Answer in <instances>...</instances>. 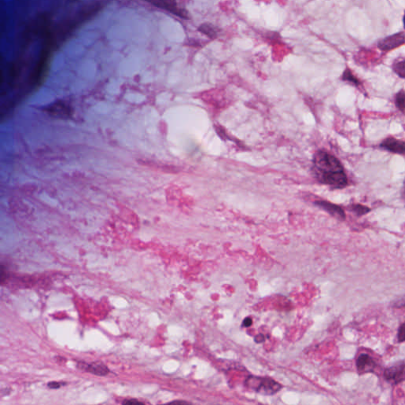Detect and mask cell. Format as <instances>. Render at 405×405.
Instances as JSON below:
<instances>
[{
    "mask_svg": "<svg viewBox=\"0 0 405 405\" xmlns=\"http://www.w3.org/2000/svg\"><path fill=\"white\" fill-rule=\"evenodd\" d=\"M314 173L324 185L343 189L348 185V179L340 162L324 151H318L314 159Z\"/></svg>",
    "mask_w": 405,
    "mask_h": 405,
    "instance_id": "1",
    "label": "cell"
},
{
    "mask_svg": "<svg viewBox=\"0 0 405 405\" xmlns=\"http://www.w3.org/2000/svg\"><path fill=\"white\" fill-rule=\"evenodd\" d=\"M405 44V32L397 33L381 38L377 41V48L382 52H390Z\"/></svg>",
    "mask_w": 405,
    "mask_h": 405,
    "instance_id": "2",
    "label": "cell"
},
{
    "mask_svg": "<svg viewBox=\"0 0 405 405\" xmlns=\"http://www.w3.org/2000/svg\"><path fill=\"white\" fill-rule=\"evenodd\" d=\"M385 380L393 385H397L405 381V364H398L385 369Z\"/></svg>",
    "mask_w": 405,
    "mask_h": 405,
    "instance_id": "3",
    "label": "cell"
},
{
    "mask_svg": "<svg viewBox=\"0 0 405 405\" xmlns=\"http://www.w3.org/2000/svg\"><path fill=\"white\" fill-rule=\"evenodd\" d=\"M146 1L158 7L168 10L169 12H172L178 16L182 17V18L187 17L186 13L179 8L176 0H146Z\"/></svg>",
    "mask_w": 405,
    "mask_h": 405,
    "instance_id": "4",
    "label": "cell"
},
{
    "mask_svg": "<svg viewBox=\"0 0 405 405\" xmlns=\"http://www.w3.org/2000/svg\"><path fill=\"white\" fill-rule=\"evenodd\" d=\"M381 147L391 153L405 155V142L395 138L385 139L381 143Z\"/></svg>",
    "mask_w": 405,
    "mask_h": 405,
    "instance_id": "5",
    "label": "cell"
},
{
    "mask_svg": "<svg viewBox=\"0 0 405 405\" xmlns=\"http://www.w3.org/2000/svg\"><path fill=\"white\" fill-rule=\"evenodd\" d=\"M356 366H357L358 371L360 374L373 372V369L375 368V361L373 360L371 356L366 354L360 355L356 361Z\"/></svg>",
    "mask_w": 405,
    "mask_h": 405,
    "instance_id": "6",
    "label": "cell"
},
{
    "mask_svg": "<svg viewBox=\"0 0 405 405\" xmlns=\"http://www.w3.org/2000/svg\"><path fill=\"white\" fill-rule=\"evenodd\" d=\"M316 203L319 207L324 209V211L329 213L332 216L335 217L336 219H340V220H344L346 219L345 211L340 206L324 201H318Z\"/></svg>",
    "mask_w": 405,
    "mask_h": 405,
    "instance_id": "7",
    "label": "cell"
},
{
    "mask_svg": "<svg viewBox=\"0 0 405 405\" xmlns=\"http://www.w3.org/2000/svg\"><path fill=\"white\" fill-rule=\"evenodd\" d=\"M258 384H251V385H255L252 387H255L256 390L257 391H263L264 393H276V392L280 390V386L278 383H276V381H272L271 379H256Z\"/></svg>",
    "mask_w": 405,
    "mask_h": 405,
    "instance_id": "8",
    "label": "cell"
},
{
    "mask_svg": "<svg viewBox=\"0 0 405 405\" xmlns=\"http://www.w3.org/2000/svg\"><path fill=\"white\" fill-rule=\"evenodd\" d=\"M392 68L397 76L405 80V58H398L394 60Z\"/></svg>",
    "mask_w": 405,
    "mask_h": 405,
    "instance_id": "9",
    "label": "cell"
},
{
    "mask_svg": "<svg viewBox=\"0 0 405 405\" xmlns=\"http://www.w3.org/2000/svg\"><path fill=\"white\" fill-rule=\"evenodd\" d=\"M341 79L343 81H347L348 83L352 84L354 86H357V87L360 86L362 84L360 80L354 75L352 70L350 69L349 68H347L344 70Z\"/></svg>",
    "mask_w": 405,
    "mask_h": 405,
    "instance_id": "10",
    "label": "cell"
},
{
    "mask_svg": "<svg viewBox=\"0 0 405 405\" xmlns=\"http://www.w3.org/2000/svg\"><path fill=\"white\" fill-rule=\"evenodd\" d=\"M83 368H85L86 371L97 374V375H106L109 373V369L103 364H93V365H88L87 367Z\"/></svg>",
    "mask_w": 405,
    "mask_h": 405,
    "instance_id": "11",
    "label": "cell"
},
{
    "mask_svg": "<svg viewBox=\"0 0 405 405\" xmlns=\"http://www.w3.org/2000/svg\"><path fill=\"white\" fill-rule=\"evenodd\" d=\"M395 104L398 110L405 112V90L401 89L395 96Z\"/></svg>",
    "mask_w": 405,
    "mask_h": 405,
    "instance_id": "12",
    "label": "cell"
},
{
    "mask_svg": "<svg viewBox=\"0 0 405 405\" xmlns=\"http://www.w3.org/2000/svg\"><path fill=\"white\" fill-rule=\"evenodd\" d=\"M351 211L355 213L358 216H363L366 215L370 211V208L363 204H352L351 205Z\"/></svg>",
    "mask_w": 405,
    "mask_h": 405,
    "instance_id": "13",
    "label": "cell"
},
{
    "mask_svg": "<svg viewBox=\"0 0 405 405\" xmlns=\"http://www.w3.org/2000/svg\"><path fill=\"white\" fill-rule=\"evenodd\" d=\"M200 30L205 35H207L210 38H214L216 37V31L211 25L203 24L200 27Z\"/></svg>",
    "mask_w": 405,
    "mask_h": 405,
    "instance_id": "14",
    "label": "cell"
},
{
    "mask_svg": "<svg viewBox=\"0 0 405 405\" xmlns=\"http://www.w3.org/2000/svg\"><path fill=\"white\" fill-rule=\"evenodd\" d=\"M397 338H398V341L400 343L405 341V322L401 324L400 327L398 334H397Z\"/></svg>",
    "mask_w": 405,
    "mask_h": 405,
    "instance_id": "15",
    "label": "cell"
},
{
    "mask_svg": "<svg viewBox=\"0 0 405 405\" xmlns=\"http://www.w3.org/2000/svg\"><path fill=\"white\" fill-rule=\"evenodd\" d=\"M48 386L52 388V389H56V388L60 387V384L58 383V382H51V383L48 384Z\"/></svg>",
    "mask_w": 405,
    "mask_h": 405,
    "instance_id": "16",
    "label": "cell"
},
{
    "mask_svg": "<svg viewBox=\"0 0 405 405\" xmlns=\"http://www.w3.org/2000/svg\"><path fill=\"white\" fill-rule=\"evenodd\" d=\"M252 324V319L251 318H246L245 320L244 321V325L246 326H250Z\"/></svg>",
    "mask_w": 405,
    "mask_h": 405,
    "instance_id": "17",
    "label": "cell"
},
{
    "mask_svg": "<svg viewBox=\"0 0 405 405\" xmlns=\"http://www.w3.org/2000/svg\"><path fill=\"white\" fill-rule=\"evenodd\" d=\"M402 196H403L404 199L405 200V182H404L403 190H402Z\"/></svg>",
    "mask_w": 405,
    "mask_h": 405,
    "instance_id": "18",
    "label": "cell"
},
{
    "mask_svg": "<svg viewBox=\"0 0 405 405\" xmlns=\"http://www.w3.org/2000/svg\"><path fill=\"white\" fill-rule=\"evenodd\" d=\"M403 25H404V29L405 30V13H404V16H403Z\"/></svg>",
    "mask_w": 405,
    "mask_h": 405,
    "instance_id": "19",
    "label": "cell"
}]
</instances>
